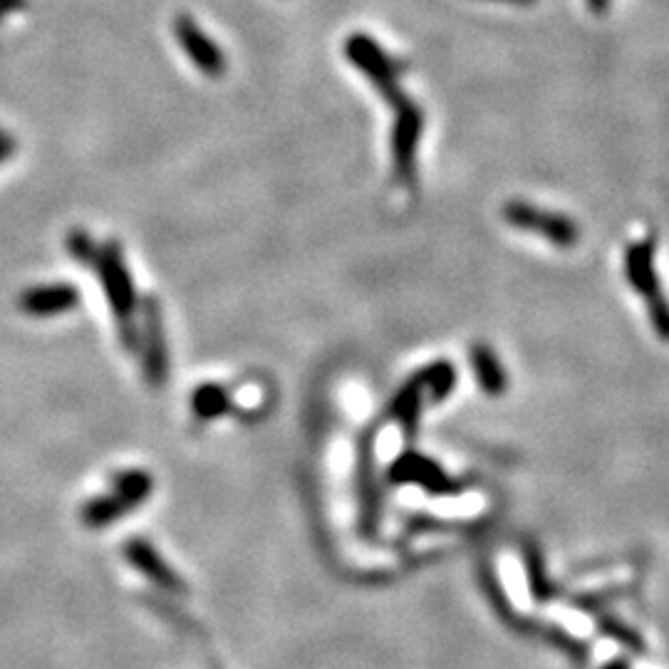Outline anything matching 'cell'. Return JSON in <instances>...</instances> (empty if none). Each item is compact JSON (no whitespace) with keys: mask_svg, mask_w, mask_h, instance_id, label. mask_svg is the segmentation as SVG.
<instances>
[{"mask_svg":"<svg viewBox=\"0 0 669 669\" xmlns=\"http://www.w3.org/2000/svg\"><path fill=\"white\" fill-rule=\"evenodd\" d=\"M625 276L630 280V285L645 297L655 332L662 340H669V303L662 293V288H659L653 239L632 243V246L625 251Z\"/></svg>","mask_w":669,"mask_h":669,"instance_id":"1","label":"cell"},{"mask_svg":"<svg viewBox=\"0 0 669 669\" xmlns=\"http://www.w3.org/2000/svg\"><path fill=\"white\" fill-rule=\"evenodd\" d=\"M345 56L352 65L365 72V77L375 85L377 93L390 102L392 110L410 102V97H406L400 87L394 62L379 50V45H375L373 38H367V35H352L345 45Z\"/></svg>","mask_w":669,"mask_h":669,"instance_id":"2","label":"cell"},{"mask_svg":"<svg viewBox=\"0 0 669 669\" xmlns=\"http://www.w3.org/2000/svg\"><path fill=\"white\" fill-rule=\"evenodd\" d=\"M95 266H97L99 283H102L105 288V295H107V301H110L114 318L120 320V328H124V325H134L132 315H134V307H137V293H134L130 270H126L124 266L122 248L117 246L114 241L105 243L102 248H97Z\"/></svg>","mask_w":669,"mask_h":669,"instance_id":"3","label":"cell"},{"mask_svg":"<svg viewBox=\"0 0 669 669\" xmlns=\"http://www.w3.org/2000/svg\"><path fill=\"white\" fill-rule=\"evenodd\" d=\"M503 219L509 226L519 231L538 233V236L548 239L558 248H571L581 239V231L573 219L563 214H554L546 209H536L526 202H509L503 206Z\"/></svg>","mask_w":669,"mask_h":669,"instance_id":"4","label":"cell"},{"mask_svg":"<svg viewBox=\"0 0 669 669\" xmlns=\"http://www.w3.org/2000/svg\"><path fill=\"white\" fill-rule=\"evenodd\" d=\"M424 117L417 105L404 102L394 110V126H392V165L394 177L402 184L412 186L417 177V147L422 137Z\"/></svg>","mask_w":669,"mask_h":669,"instance_id":"5","label":"cell"},{"mask_svg":"<svg viewBox=\"0 0 669 669\" xmlns=\"http://www.w3.org/2000/svg\"><path fill=\"white\" fill-rule=\"evenodd\" d=\"M174 38L182 45L186 58L194 62L198 72H204L206 77H221L226 72V56L223 50L216 45L209 35L198 28L194 17L177 15L174 17Z\"/></svg>","mask_w":669,"mask_h":669,"instance_id":"6","label":"cell"},{"mask_svg":"<svg viewBox=\"0 0 669 669\" xmlns=\"http://www.w3.org/2000/svg\"><path fill=\"white\" fill-rule=\"evenodd\" d=\"M142 320H144V377L147 382L157 390L167 382L169 375V352H167V338H165V325H161V311L159 303L154 297H147V303L142 307Z\"/></svg>","mask_w":669,"mask_h":669,"instance_id":"7","label":"cell"},{"mask_svg":"<svg viewBox=\"0 0 669 669\" xmlns=\"http://www.w3.org/2000/svg\"><path fill=\"white\" fill-rule=\"evenodd\" d=\"M390 478L394 484H419L434 494H447L457 488V484L451 482V478L441 472L431 459L422 454H412V451L394 461L390 469Z\"/></svg>","mask_w":669,"mask_h":669,"instance_id":"8","label":"cell"},{"mask_svg":"<svg viewBox=\"0 0 669 669\" xmlns=\"http://www.w3.org/2000/svg\"><path fill=\"white\" fill-rule=\"evenodd\" d=\"M124 558L130 560L132 568H137L142 575H147L154 585L165 587V591H184L182 577H179L171 568L165 563L151 544H147L144 538H130V544L124 546Z\"/></svg>","mask_w":669,"mask_h":669,"instance_id":"9","label":"cell"},{"mask_svg":"<svg viewBox=\"0 0 669 669\" xmlns=\"http://www.w3.org/2000/svg\"><path fill=\"white\" fill-rule=\"evenodd\" d=\"M77 303L80 291L70 283L31 288V291L21 297L23 313L33 315V318H52V315L70 313L72 307H77Z\"/></svg>","mask_w":669,"mask_h":669,"instance_id":"10","label":"cell"},{"mask_svg":"<svg viewBox=\"0 0 669 669\" xmlns=\"http://www.w3.org/2000/svg\"><path fill=\"white\" fill-rule=\"evenodd\" d=\"M424 394H427V390H424V382H422V377L417 373V375H412L410 379H406V385L392 397L390 410H387V414H390L392 419L400 422L410 437L414 434V427H417V417H419Z\"/></svg>","mask_w":669,"mask_h":669,"instance_id":"11","label":"cell"},{"mask_svg":"<svg viewBox=\"0 0 669 669\" xmlns=\"http://www.w3.org/2000/svg\"><path fill=\"white\" fill-rule=\"evenodd\" d=\"M469 357H472L474 375L478 379V385H482V390L494 397L503 394L509 379H506V373L499 363V357H496V352L484 345V342H478V345H474L472 352H469Z\"/></svg>","mask_w":669,"mask_h":669,"instance_id":"12","label":"cell"},{"mask_svg":"<svg viewBox=\"0 0 669 669\" xmlns=\"http://www.w3.org/2000/svg\"><path fill=\"white\" fill-rule=\"evenodd\" d=\"M132 509L134 506L130 501H124L120 494L112 491L107 496H95V499H89L83 506V511H80V516H83V523L87 528H107Z\"/></svg>","mask_w":669,"mask_h":669,"instance_id":"13","label":"cell"},{"mask_svg":"<svg viewBox=\"0 0 669 669\" xmlns=\"http://www.w3.org/2000/svg\"><path fill=\"white\" fill-rule=\"evenodd\" d=\"M231 410V394L221 385H202L192 394V412L202 422L223 417Z\"/></svg>","mask_w":669,"mask_h":669,"instance_id":"14","label":"cell"},{"mask_svg":"<svg viewBox=\"0 0 669 669\" xmlns=\"http://www.w3.org/2000/svg\"><path fill=\"white\" fill-rule=\"evenodd\" d=\"M151 488H154L151 476L147 472H142V469H130V472H122L112 478V491L120 494L124 501H130L134 509L147 501Z\"/></svg>","mask_w":669,"mask_h":669,"instance_id":"15","label":"cell"},{"mask_svg":"<svg viewBox=\"0 0 669 669\" xmlns=\"http://www.w3.org/2000/svg\"><path fill=\"white\" fill-rule=\"evenodd\" d=\"M419 377H422L424 390H427L431 402L445 400V397H449L457 385V369L451 367L447 360H439V363H431L429 367L419 369Z\"/></svg>","mask_w":669,"mask_h":669,"instance_id":"16","label":"cell"},{"mask_svg":"<svg viewBox=\"0 0 669 669\" xmlns=\"http://www.w3.org/2000/svg\"><path fill=\"white\" fill-rule=\"evenodd\" d=\"M68 251H70V256L77 260V264L89 266V264H95L97 243L89 239L85 231H72L68 239Z\"/></svg>","mask_w":669,"mask_h":669,"instance_id":"17","label":"cell"},{"mask_svg":"<svg viewBox=\"0 0 669 669\" xmlns=\"http://www.w3.org/2000/svg\"><path fill=\"white\" fill-rule=\"evenodd\" d=\"M13 149H15L13 139H11V137H5V134H0V165H3V161H5L8 157H11Z\"/></svg>","mask_w":669,"mask_h":669,"instance_id":"18","label":"cell"},{"mask_svg":"<svg viewBox=\"0 0 669 669\" xmlns=\"http://www.w3.org/2000/svg\"><path fill=\"white\" fill-rule=\"evenodd\" d=\"M587 3H591V11L595 13H603L608 8V0H587Z\"/></svg>","mask_w":669,"mask_h":669,"instance_id":"19","label":"cell"},{"mask_svg":"<svg viewBox=\"0 0 669 669\" xmlns=\"http://www.w3.org/2000/svg\"><path fill=\"white\" fill-rule=\"evenodd\" d=\"M513 3H528V0H513Z\"/></svg>","mask_w":669,"mask_h":669,"instance_id":"20","label":"cell"}]
</instances>
